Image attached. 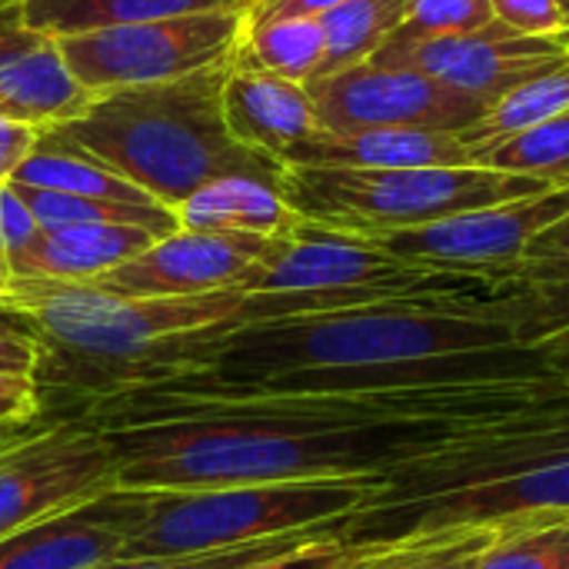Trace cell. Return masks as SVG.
<instances>
[{
	"label": "cell",
	"mask_w": 569,
	"mask_h": 569,
	"mask_svg": "<svg viewBox=\"0 0 569 569\" xmlns=\"http://www.w3.org/2000/svg\"><path fill=\"white\" fill-rule=\"evenodd\" d=\"M569 513V383L507 417L453 430L390 470L353 540H407Z\"/></svg>",
	"instance_id": "obj_2"
},
{
	"label": "cell",
	"mask_w": 569,
	"mask_h": 569,
	"mask_svg": "<svg viewBox=\"0 0 569 569\" xmlns=\"http://www.w3.org/2000/svg\"><path fill=\"white\" fill-rule=\"evenodd\" d=\"M560 3H563V13H567V7H569V0H560Z\"/></svg>",
	"instance_id": "obj_42"
},
{
	"label": "cell",
	"mask_w": 569,
	"mask_h": 569,
	"mask_svg": "<svg viewBox=\"0 0 569 569\" xmlns=\"http://www.w3.org/2000/svg\"><path fill=\"white\" fill-rule=\"evenodd\" d=\"M543 190H553V183L500 173L480 163L407 170L287 167L283 180V193L303 220L353 237L417 230L467 210L533 197Z\"/></svg>",
	"instance_id": "obj_7"
},
{
	"label": "cell",
	"mask_w": 569,
	"mask_h": 569,
	"mask_svg": "<svg viewBox=\"0 0 569 569\" xmlns=\"http://www.w3.org/2000/svg\"><path fill=\"white\" fill-rule=\"evenodd\" d=\"M503 527V523H500ZM500 527H490L477 543H470V547H460V550H453V553H443V557H437V560H430L427 567H420V569H477L473 563H477V553L497 537V530Z\"/></svg>",
	"instance_id": "obj_37"
},
{
	"label": "cell",
	"mask_w": 569,
	"mask_h": 569,
	"mask_svg": "<svg viewBox=\"0 0 569 569\" xmlns=\"http://www.w3.org/2000/svg\"><path fill=\"white\" fill-rule=\"evenodd\" d=\"M40 417V397L33 380H17L0 390V437H20Z\"/></svg>",
	"instance_id": "obj_34"
},
{
	"label": "cell",
	"mask_w": 569,
	"mask_h": 569,
	"mask_svg": "<svg viewBox=\"0 0 569 569\" xmlns=\"http://www.w3.org/2000/svg\"><path fill=\"white\" fill-rule=\"evenodd\" d=\"M497 23L527 33V37H553L563 27L560 0H490Z\"/></svg>",
	"instance_id": "obj_32"
},
{
	"label": "cell",
	"mask_w": 569,
	"mask_h": 569,
	"mask_svg": "<svg viewBox=\"0 0 569 569\" xmlns=\"http://www.w3.org/2000/svg\"><path fill=\"white\" fill-rule=\"evenodd\" d=\"M117 490L110 437L83 420H57L0 450V537Z\"/></svg>",
	"instance_id": "obj_9"
},
{
	"label": "cell",
	"mask_w": 569,
	"mask_h": 569,
	"mask_svg": "<svg viewBox=\"0 0 569 569\" xmlns=\"http://www.w3.org/2000/svg\"><path fill=\"white\" fill-rule=\"evenodd\" d=\"M473 163L500 170V173H517V177H533L553 187L569 183V110L520 130L507 140H497L490 147H480L473 153Z\"/></svg>",
	"instance_id": "obj_26"
},
{
	"label": "cell",
	"mask_w": 569,
	"mask_h": 569,
	"mask_svg": "<svg viewBox=\"0 0 569 569\" xmlns=\"http://www.w3.org/2000/svg\"><path fill=\"white\" fill-rule=\"evenodd\" d=\"M220 107H223V123L237 143L270 153L277 160L290 147H297L300 140L320 130L317 107L307 93V83H293L270 70L250 67L240 57H233L227 70Z\"/></svg>",
	"instance_id": "obj_15"
},
{
	"label": "cell",
	"mask_w": 569,
	"mask_h": 569,
	"mask_svg": "<svg viewBox=\"0 0 569 569\" xmlns=\"http://www.w3.org/2000/svg\"><path fill=\"white\" fill-rule=\"evenodd\" d=\"M253 3H257V0H240V7H243V10H250Z\"/></svg>",
	"instance_id": "obj_40"
},
{
	"label": "cell",
	"mask_w": 569,
	"mask_h": 569,
	"mask_svg": "<svg viewBox=\"0 0 569 569\" xmlns=\"http://www.w3.org/2000/svg\"><path fill=\"white\" fill-rule=\"evenodd\" d=\"M537 377H569V347L500 287L233 327L210 340L197 373L120 397L267 400Z\"/></svg>",
	"instance_id": "obj_1"
},
{
	"label": "cell",
	"mask_w": 569,
	"mask_h": 569,
	"mask_svg": "<svg viewBox=\"0 0 569 569\" xmlns=\"http://www.w3.org/2000/svg\"><path fill=\"white\" fill-rule=\"evenodd\" d=\"M490 0H407L403 23L390 37H457L490 27Z\"/></svg>",
	"instance_id": "obj_28"
},
{
	"label": "cell",
	"mask_w": 569,
	"mask_h": 569,
	"mask_svg": "<svg viewBox=\"0 0 569 569\" xmlns=\"http://www.w3.org/2000/svg\"><path fill=\"white\" fill-rule=\"evenodd\" d=\"M37 340L27 330V323L0 307V377H23L33 380L37 370Z\"/></svg>",
	"instance_id": "obj_33"
},
{
	"label": "cell",
	"mask_w": 569,
	"mask_h": 569,
	"mask_svg": "<svg viewBox=\"0 0 569 569\" xmlns=\"http://www.w3.org/2000/svg\"><path fill=\"white\" fill-rule=\"evenodd\" d=\"M230 7H240V0H20L17 3L20 23L43 40L160 20V17H180V13L230 10Z\"/></svg>",
	"instance_id": "obj_20"
},
{
	"label": "cell",
	"mask_w": 569,
	"mask_h": 569,
	"mask_svg": "<svg viewBox=\"0 0 569 569\" xmlns=\"http://www.w3.org/2000/svg\"><path fill=\"white\" fill-rule=\"evenodd\" d=\"M180 230L203 233H250L280 240L300 227V213L290 207L283 183L260 177H220L177 207Z\"/></svg>",
	"instance_id": "obj_19"
},
{
	"label": "cell",
	"mask_w": 569,
	"mask_h": 569,
	"mask_svg": "<svg viewBox=\"0 0 569 569\" xmlns=\"http://www.w3.org/2000/svg\"><path fill=\"white\" fill-rule=\"evenodd\" d=\"M320 130H440L467 133L487 103L410 67L357 63L307 83Z\"/></svg>",
	"instance_id": "obj_11"
},
{
	"label": "cell",
	"mask_w": 569,
	"mask_h": 569,
	"mask_svg": "<svg viewBox=\"0 0 569 569\" xmlns=\"http://www.w3.org/2000/svg\"><path fill=\"white\" fill-rule=\"evenodd\" d=\"M380 540H353L343 530H320L303 543L243 569H353L377 550Z\"/></svg>",
	"instance_id": "obj_29"
},
{
	"label": "cell",
	"mask_w": 569,
	"mask_h": 569,
	"mask_svg": "<svg viewBox=\"0 0 569 569\" xmlns=\"http://www.w3.org/2000/svg\"><path fill=\"white\" fill-rule=\"evenodd\" d=\"M10 3H20V0H0V7H10Z\"/></svg>",
	"instance_id": "obj_41"
},
{
	"label": "cell",
	"mask_w": 569,
	"mask_h": 569,
	"mask_svg": "<svg viewBox=\"0 0 569 569\" xmlns=\"http://www.w3.org/2000/svg\"><path fill=\"white\" fill-rule=\"evenodd\" d=\"M0 227H3V243H7L10 273H13L17 263L40 243L43 230H40L37 217L30 213V207L20 200V193H17L10 183L0 187Z\"/></svg>",
	"instance_id": "obj_31"
},
{
	"label": "cell",
	"mask_w": 569,
	"mask_h": 569,
	"mask_svg": "<svg viewBox=\"0 0 569 569\" xmlns=\"http://www.w3.org/2000/svg\"><path fill=\"white\" fill-rule=\"evenodd\" d=\"M40 40H43V37H37L33 30H27V27L20 23L17 3L0 7V63H7V60H13V57H20V53L33 50Z\"/></svg>",
	"instance_id": "obj_36"
},
{
	"label": "cell",
	"mask_w": 569,
	"mask_h": 569,
	"mask_svg": "<svg viewBox=\"0 0 569 569\" xmlns=\"http://www.w3.org/2000/svg\"><path fill=\"white\" fill-rule=\"evenodd\" d=\"M567 13H569V7H567Z\"/></svg>",
	"instance_id": "obj_43"
},
{
	"label": "cell",
	"mask_w": 569,
	"mask_h": 569,
	"mask_svg": "<svg viewBox=\"0 0 569 569\" xmlns=\"http://www.w3.org/2000/svg\"><path fill=\"white\" fill-rule=\"evenodd\" d=\"M280 160L320 170H407L467 167L473 163V150L460 133L440 130H317Z\"/></svg>",
	"instance_id": "obj_16"
},
{
	"label": "cell",
	"mask_w": 569,
	"mask_h": 569,
	"mask_svg": "<svg viewBox=\"0 0 569 569\" xmlns=\"http://www.w3.org/2000/svg\"><path fill=\"white\" fill-rule=\"evenodd\" d=\"M407 0H347L320 17L323 27V63L317 77H330L367 63L380 43L403 23ZM313 77V80H317Z\"/></svg>",
	"instance_id": "obj_23"
},
{
	"label": "cell",
	"mask_w": 569,
	"mask_h": 569,
	"mask_svg": "<svg viewBox=\"0 0 569 569\" xmlns=\"http://www.w3.org/2000/svg\"><path fill=\"white\" fill-rule=\"evenodd\" d=\"M477 569H569V513L503 523L477 553Z\"/></svg>",
	"instance_id": "obj_27"
},
{
	"label": "cell",
	"mask_w": 569,
	"mask_h": 569,
	"mask_svg": "<svg viewBox=\"0 0 569 569\" xmlns=\"http://www.w3.org/2000/svg\"><path fill=\"white\" fill-rule=\"evenodd\" d=\"M93 100L97 93L70 73L53 40H40L33 50L0 63V120L47 133L87 113Z\"/></svg>",
	"instance_id": "obj_17"
},
{
	"label": "cell",
	"mask_w": 569,
	"mask_h": 569,
	"mask_svg": "<svg viewBox=\"0 0 569 569\" xmlns=\"http://www.w3.org/2000/svg\"><path fill=\"white\" fill-rule=\"evenodd\" d=\"M380 480L343 477L153 493V507L123 557H197L310 530H347L370 507Z\"/></svg>",
	"instance_id": "obj_6"
},
{
	"label": "cell",
	"mask_w": 569,
	"mask_h": 569,
	"mask_svg": "<svg viewBox=\"0 0 569 569\" xmlns=\"http://www.w3.org/2000/svg\"><path fill=\"white\" fill-rule=\"evenodd\" d=\"M313 533H320V530L280 537V540H263V543H250V547H233V550H217V553H197V557H137V560L120 557V560H110V563H100L93 569H243L303 543Z\"/></svg>",
	"instance_id": "obj_30"
},
{
	"label": "cell",
	"mask_w": 569,
	"mask_h": 569,
	"mask_svg": "<svg viewBox=\"0 0 569 569\" xmlns=\"http://www.w3.org/2000/svg\"><path fill=\"white\" fill-rule=\"evenodd\" d=\"M153 240L143 227L90 223L43 230L40 243L17 263L13 280H53V283H93L120 263L143 253Z\"/></svg>",
	"instance_id": "obj_18"
},
{
	"label": "cell",
	"mask_w": 569,
	"mask_h": 569,
	"mask_svg": "<svg viewBox=\"0 0 569 569\" xmlns=\"http://www.w3.org/2000/svg\"><path fill=\"white\" fill-rule=\"evenodd\" d=\"M153 493L110 490L83 507L0 537V569H93L120 560L143 527Z\"/></svg>",
	"instance_id": "obj_14"
},
{
	"label": "cell",
	"mask_w": 569,
	"mask_h": 569,
	"mask_svg": "<svg viewBox=\"0 0 569 569\" xmlns=\"http://www.w3.org/2000/svg\"><path fill=\"white\" fill-rule=\"evenodd\" d=\"M237 57L293 83H310L323 63L320 17H263L247 20Z\"/></svg>",
	"instance_id": "obj_22"
},
{
	"label": "cell",
	"mask_w": 569,
	"mask_h": 569,
	"mask_svg": "<svg viewBox=\"0 0 569 569\" xmlns=\"http://www.w3.org/2000/svg\"><path fill=\"white\" fill-rule=\"evenodd\" d=\"M270 247L273 240L250 233L177 230L93 280V287L123 297H200L237 290Z\"/></svg>",
	"instance_id": "obj_13"
},
{
	"label": "cell",
	"mask_w": 569,
	"mask_h": 569,
	"mask_svg": "<svg viewBox=\"0 0 569 569\" xmlns=\"http://www.w3.org/2000/svg\"><path fill=\"white\" fill-rule=\"evenodd\" d=\"M567 60L569 50L553 37H527L497 20L477 33L457 37H387L370 57V63L420 70L483 100L487 107H493L530 77Z\"/></svg>",
	"instance_id": "obj_12"
},
{
	"label": "cell",
	"mask_w": 569,
	"mask_h": 569,
	"mask_svg": "<svg viewBox=\"0 0 569 569\" xmlns=\"http://www.w3.org/2000/svg\"><path fill=\"white\" fill-rule=\"evenodd\" d=\"M20 437H23V433H20ZM13 440H17V437H0V450H3L7 443H13Z\"/></svg>",
	"instance_id": "obj_39"
},
{
	"label": "cell",
	"mask_w": 569,
	"mask_h": 569,
	"mask_svg": "<svg viewBox=\"0 0 569 569\" xmlns=\"http://www.w3.org/2000/svg\"><path fill=\"white\" fill-rule=\"evenodd\" d=\"M10 183L57 190L70 197H90V200H113V203H157L150 193H143L137 183H130L117 170L83 153L47 150V147H37L33 157H27V163L13 173Z\"/></svg>",
	"instance_id": "obj_24"
},
{
	"label": "cell",
	"mask_w": 569,
	"mask_h": 569,
	"mask_svg": "<svg viewBox=\"0 0 569 569\" xmlns=\"http://www.w3.org/2000/svg\"><path fill=\"white\" fill-rule=\"evenodd\" d=\"M0 307L37 340V397L67 393L83 417L110 397L197 373L210 340L240 327L243 293L123 297L93 283L13 280Z\"/></svg>",
	"instance_id": "obj_3"
},
{
	"label": "cell",
	"mask_w": 569,
	"mask_h": 569,
	"mask_svg": "<svg viewBox=\"0 0 569 569\" xmlns=\"http://www.w3.org/2000/svg\"><path fill=\"white\" fill-rule=\"evenodd\" d=\"M240 327L370 307L403 297H440L467 290H500L483 280L413 267L367 237L340 233L300 220L290 237L273 240L270 253L240 280Z\"/></svg>",
	"instance_id": "obj_5"
},
{
	"label": "cell",
	"mask_w": 569,
	"mask_h": 569,
	"mask_svg": "<svg viewBox=\"0 0 569 569\" xmlns=\"http://www.w3.org/2000/svg\"><path fill=\"white\" fill-rule=\"evenodd\" d=\"M569 110V60L530 77L527 83L513 87L507 97H500L487 117L463 133V143L477 153L480 147H490L497 140H507L520 130H530L557 113Z\"/></svg>",
	"instance_id": "obj_25"
},
{
	"label": "cell",
	"mask_w": 569,
	"mask_h": 569,
	"mask_svg": "<svg viewBox=\"0 0 569 569\" xmlns=\"http://www.w3.org/2000/svg\"><path fill=\"white\" fill-rule=\"evenodd\" d=\"M507 287L533 307L550 340L569 347V213L533 237Z\"/></svg>",
	"instance_id": "obj_21"
},
{
	"label": "cell",
	"mask_w": 569,
	"mask_h": 569,
	"mask_svg": "<svg viewBox=\"0 0 569 569\" xmlns=\"http://www.w3.org/2000/svg\"><path fill=\"white\" fill-rule=\"evenodd\" d=\"M37 143H40L37 127L0 120V187L13 180V173L27 163V157H33Z\"/></svg>",
	"instance_id": "obj_35"
},
{
	"label": "cell",
	"mask_w": 569,
	"mask_h": 569,
	"mask_svg": "<svg viewBox=\"0 0 569 569\" xmlns=\"http://www.w3.org/2000/svg\"><path fill=\"white\" fill-rule=\"evenodd\" d=\"M569 213V183L533 197L467 210L417 230L367 237L387 253L450 277L507 287L513 267L550 223Z\"/></svg>",
	"instance_id": "obj_10"
},
{
	"label": "cell",
	"mask_w": 569,
	"mask_h": 569,
	"mask_svg": "<svg viewBox=\"0 0 569 569\" xmlns=\"http://www.w3.org/2000/svg\"><path fill=\"white\" fill-rule=\"evenodd\" d=\"M247 10H203L53 40L70 73L93 93L183 80L237 57Z\"/></svg>",
	"instance_id": "obj_8"
},
{
	"label": "cell",
	"mask_w": 569,
	"mask_h": 569,
	"mask_svg": "<svg viewBox=\"0 0 569 569\" xmlns=\"http://www.w3.org/2000/svg\"><path fill=\"white\" fill-rule=\"evenodd\" d=\"M233 60L167 83L97 93L87 113L40 133L37 147L83 153L157 203L177 207L220 177L283 183L287 163L237 143L223 123V80Z\"/></svg>",
	"instance_id": "obj_4"
},
{
	"label": "cell",
	"mask_w": 569,
	"mask_h": 569,
	"mask_svg": "<svg viewBox=\"0 0 569 569\" xmlns=\"http://www.w3.org/2000/svg\"><path fill=\"white\" fill-rule=\"evenodd\" d=\"M553 40H557V43H560L563 50H569V13L563 17V27H560V30L553 33Z\"/></svg>",
	"instance_id": "obj_38"
}]
</instances>
